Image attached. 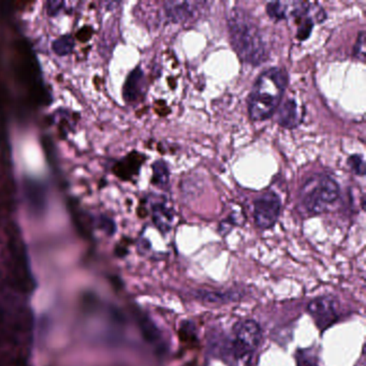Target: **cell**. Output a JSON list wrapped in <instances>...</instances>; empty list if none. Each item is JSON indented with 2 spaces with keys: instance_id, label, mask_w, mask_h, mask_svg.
Returning <instances> with one entry per match:
<instances>
[{
  "instance_id": "4fadbf2b",
  "label": "cell",
  "mask_w": 366,
  "mask_h": 366,
  "mask_svg": "<svg viewBox=\"0 0 366 366\" xmlns=\"http://www.w3.org/2000/svg\"><path fill=\"white\" fill-rule=\"evenodd\" d=\"M296 366H318L315 353L311 349L300 351L296 355Z\"/></svg>"
},
{
  "instance_id": "8fae6325",
  "label": "cell",
  "mask_w": 366,
  "mask_h": 366,
  "mask_svg": "<svg viewBox=\"0 0 366 366\" xmlns=\"http://www.w3.org/2000/svg\"><path fill=\"white\" fill-rule=\"evenodd\" d=\"M173 215L171 209L166 204H157L154 209V221L158 229L162 233H166L170 231L172 225Z\"/></svg>"
},
{
  "instance_id": "ba28073f",
  "label": "cell",
  "mask_w": 366,
  "mask_h": 366,
  "mask_svg": "<svg viewBox=\"0 0 366 366\" xmlns=\"http://www.w3.org/2000/svg\"><path fill=\"white\" fill-rule=\"evenodd\" d=\"M202 3L198 1H166L164 3V11L168 16L169 21L172 23H182L190 18H194L195 14L202 6Z\"/></svg>"
},
{
  "instance_id": "7c38bea8",
  "label": "cell",
  "mask_w": 366,
  "mask_h": 366,
  "mask_svg": "<svg viewBox=\"0 0 366 366\" xmlns=\"http://www.w3.org/2000/svg\"><path fill=\"white\" fill-rule=\"evenodd\" d=\"M170 180V172H169L168 166L164 162H157L154 164V183L158 186H162L166 188Z\"/></svg>"
},
{
  "instance_id": "30bf717a",
  "label": "cell",
  "mask_w": 366,
  "mask_h": 366,
  "mask_svg": "<svg viewBox=\"0 0 366 366\" xmlns=\"http://www.w3.org/2000/svg\"><path fill=\"white\" fill-rule=\"evenodd\" d=\"M197 298L205 304H225L237 301L240 296L237 292H200Z\"/></svg>"
},
{
  "instance_id": "5bb4252c",
  "label": "cell",
  "mask_w": 366,
  "mask_h": 366,
  "mask_svg": "<svg viewBox=\"0 0 366 366\" xmlns=\"http://www.w3.org/2000/svg\"><path fill=\"white\" fill-rule=\"evenodd\" d=\"M142 322H144L142 323V325H143L144 335H145L146 339H148L150 343L159 341V332H158L157 329L154 327V325L148 320L142 321Z\"/></svg>"
},
{
  "instance_id": "9c48e42d",
  "label": "cell",
  "mask_w": 366,
  "mask_h": 366,
  "mask_svg": "<svg viewBox=\"0 0 366 366\" xmlns=\"http://www.w3.org/2000/svg\"><path fill=\"white\" fill-rule=\"evenodd\" d=\"M300 110L296 101L287 100L280 105L277 113V122L282 127L292 129L300 124Z\"/></svg>"
},
{
  "instance_id": "e0dca14e",
  "label": "cell",
  "mask_w": 366,
  "mask_h": 366,
  "mask_svg": "<svg viewBox=\"0 0 366 366\" xmlns=\"http://www.w3.org/2000/svg\"><path fill=\"white\" fill-rule=\"evenodd\" d=\"M355 55L361 60L365 57V32H360L355 46Z\"/></svg>"
},
{
  "instance_id": "6da1fadb",
  "label": "cell",
  "mask_w": 366,
  "mask_h": 366,
  "mask_svg": "<svg viewBox=\"0 0 366 366\" xmlns=\"http://www.w3.org/2000/svg\"><path fill=\"white\" fill-rule=\"evenodd\" d=\"M230 41L240 58L247 64L258 66L266 57L263 37L257 24L247 12L235 8L228 18Z\"/></svg>"
},
{
  "instance_id": "3957f363",
  "label": "cell",
  "mask_w": 366,
  "mask_h": 366,
  "mask_svg": "<svg viewBox=\"0 0 366 366\" xmlns=\"http://www.w3.org/2000/svg\"><path fill=\"white\" fill-rule=\"evenodd\" d=\"M261 339V329L257 322H237L233 327V339L227 344L223 353L228 363L231 366H249Z\"/></svg>"
},
{
  "instance_id": "277c9868",
  "label": "cell",
  "mask_w": 366,
  "mask_h": 366,
  "mask_svg": "<svg viewBox=\"0 0 366 366\" xmlns=\"http://www.w3.org/2000/svg\"><path fill=\"white\" fill-rule=\"evenodd\" d=\"M339 198V186L334 178L325 174L313 176L303 185L300 202L310 214H320Z\"/></svg>"
},
{
  "instance_id": "7a4b0ae2",
  "label": "cell",
  "mask_w": 366,
  "mask_h": 366,
  "mask_svg": "<svg viewBox=\"0 0 366 366\" xmlns=\"http://www.w3.org/2000/svg\"><path fill=\"white\" fill-rule=\"evenodd\" d=\"M288 84V74L282 68L268 69L260 74L248 98V112L253 121H266L280 107Z\"/></svg>"
},
{
  "instance_id": "52a82bcc",
  "label": "cell",
  "mask_w": 366,
  "mask_h": 366,
  "mask_svg": "<svg viewBox=\"0 0 366 366\" xmlns=\"http://www.w3.org/2000/svg\"><path fill=\"white\" fill-rule=\"evenodd\" d=\"M266 12L276 21L303 18L310 12V5L304 1H272L266 6Z\"/></svg>"
},
{
  "instance_id": "2e32d148",
  "label": "cell",
  "mask_w": 366,
  "mask_h": 366,
  "mask_svg": "<svg viewBox=\"0 0 366 366\" xmlns=\"http://www.w3.org/2000/svg\"><path fill=\"white\" fill-rule=\"evenodd\" d=\"M348 164L358 176L365 174V162L361 155H353L348 158Z\"/></svg>"
},
{
  "instance_id": "5b68a950",
  "label": "cell",
  "mask_w": 366,
  "mask_h": 366,
  "mask_svg": "<svg viewBox=\"0 0 366 366\" xmlns=\"http://www.w3.org/2000/svg\"><path fill=\"white\" fill-rule=\"evenodd\" d=\"M282 201L274 191H268L254 202L256 225L261 229L273 227L280 217Z\"/></svg>"
},
{
  "instance_id": "8992f818",
  "label": "cell",
  "mask_w": 366,
  "mask_h": 366,
  "mask_svg": "<svg viewBox=\"0 0 366 366\" xmlns=\"http://www.w3.org/2000/svg\"><path fill=\"white\" fill-rule=\"evenodd\" d=\"M307 311L314 319L317 327L322 331L327 330V327H331L339 319L336 303L327 296H320L313 300L307 306Z\"/></svg>"
},
{
  "instance_id": "9a60e30c",
  "label": "cell",
  "mask_w": 366,
  "mask_h": 366,
  "mask_svg": "<svg viewBox=\"0 0 366 366\" xmlns=\"http://www.w3.org/2000/svg\"><path fill=\"white\" fill-rule=\"evenodd\" d=\"M313 27H314V21H313L312 18H305L304 21L301 23L300 27H299L296 37L300 40H306L310 37Z\"/></svg>"
}]
</instances>
